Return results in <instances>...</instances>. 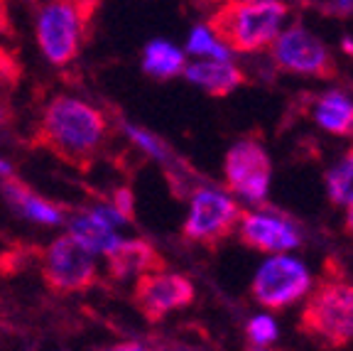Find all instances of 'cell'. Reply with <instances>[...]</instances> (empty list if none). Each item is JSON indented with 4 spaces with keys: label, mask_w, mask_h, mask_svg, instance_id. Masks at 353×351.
I'll return each mask as SVG.
<instances>
[{
    "label": "cell",
    "mask_w": 353,
    "mask_h": 351,
    "mask_svg": "<svg viewBox=\"0 0 353 351\" xmlns=\"http://www.w3.org/2000/svg\"><path fill=\"white\" fill-rule=\"evenodd\" d=\"M108 137L110 126L103 111L59 93L42 106L30 145L52 153L79 172H86L94 167Z\"/></svg>",
    "instance_id": "cell-1"
},
{
    "label": "cell",
    "mask_w": 353,
    "mask_h": 351,
    "mask_svg": "<svg viewBox=\"0 0 353 351\" xmlns=\"http://www.w3.org/2000/svg\"><path fill=\"white\" fill-rule=\"evenodd\" d=\"M287 15L277 0H228L209 15L206 30L226 52L253 55L270 47Z\"/></svg>",
    "instance_id": "cell-2"
},
{
    "label": "cell",
    "mask_w": 353,
    "mask_h": 351,
    "mask_svg": "<svg viewBox=\"0 0 353 351\" xmlns=\"http://www.w3.org/2000/svg\"><path fill=\"white\" fill-rule=\"evenodd\" d=\"M99 10L101 3L96 0H54L39 6L34 17V35L42 55L54 66L72 64L81 52V44H86L94 35Z\"/></svg>",
    "instance_id": "cell-3"
},
{
    "label": "cell",
    "mask_w": 353,
    "mask_h": 351,
    "mask_svg": "<svg viewBox=\"0 0 353 351\" xmlns=\"http://www.w3.org/2000/svg\"><path fill=\"white\" fill-rule=\"evenodd\" d=\"M297 330L324 349L353 344V285L341 278L321 280L304 302Z\"/></svg>",
    "instance_id": "cell-4"
},
{
    "label": "cell",
    "mask_w": 353,
    "mask_h": 351,
    "mask_svg": "<svg viewBox=\"0 0 353 351\" xmlns=\"http://www.w3.org/2000/svg\"><path fill=\"white\" fill-rule=\"evenodd\" d=\"M42 283L57 295H79L99 285V268L94 256L72 236H59L47 248H39Z\"/></svg>",
    "instance_id": "cell-5"
},
{
    "label": "cell",
    "mask_w": 353,
    "mask_h": 351,
    "mask_svg": "<svg viewBox=\"0 0 353 351\" xmlns=\"http://www.w3.org/2000/svg\"><path fill=\"white\" fill-rule=\"evenodd\" d=\"M241 214L243 209L231 197L201 187L192 197V209L182 226V234L189 241L201 243L214 251L238 229Z\"/></svg>",
    "instance_id": "cell-6"
},
{
    "label": "cell",
    "mask_w": 353,
    "mask_h": 351,
    "mask_svg": "<svg viewBox=\"0 0 353 351\" xmlns=\"http://www.w3.org/2000/svg\"><path fill=\"white\" fill-rule=\"evenodd\" d=\"M270 57L282 72L290 74L314 79H334L339 74V66L326 44L302 25H292L277 35L270 44Z\"/></svg>",
    "instance_id": "cell-7"
},
{
    "label": "cell",
    "mask_w": 353,
    "mask_h": 351,
    "mask_svg": "<svg viewBox=\"0 0 353 351\" xmlns=\"http://www.w3.org/2000/svg\"><path fill=\"white\" fill-rule=\"evenodd\" d=\"M309 287H312L309 270L299 260L277 256L255 273L250 292H253V300L263 305L265 310L280 312V310L302 300L309 292Z\"/></svg>",
    "instance_id": "cell-8"
},
{
    "label": "cell",
    "mask_w": 353,
    "mask_h": 351,
    "mask_svg": "<svg viewBox=\"0 0 353 351\" xmlns=\"http://www.w3.org/2000/svg\"><path fill=\"white\" fill-rule=\"evenodd\" d=\"M196 290L182 273H148L135 278L132 302L150 324H157L174 310L192 305Z\"/></svg>",
    "instance_id": "cell-9"
},
{
    "label": "cell",
    "mask_w": 353,
    "mask_h": 351,
    "mask_svg": "<svg viewBox=\"0 0 353 351\" xmlns=\"http://www.w3.org/2000/svg\"><path fill=\"white\" fill-rule=\"evenodd\" d=\"M226 187L248 202H263L270 187L272 162L265 148L255 140H241L226 153L223 162Z\"/></svg>",
    "instance_id": "cell-10"
},
{
    "label": "cell",
    "mask_w": 353,
    "mask_h": 351,
    "mask_svg": "<svg viewBox=\"0 0 353 351\" xmlns=\"http://www.w3.org/2000/svg\"><path fill=\"white\" fill-rule=\"evenodd\" d=\"M241 243L260 253H282L299 246V234L280 216L270 214H241Z\"/></svg>",
    "instance_id": "cell-11"
},
{
    "label": "cell",
    "mask_w": 353,
    "mask_h": 351,
    "mask_svg": "<svg viewBox=\"0 0 353 351\" xmlns=\"http://www.w3.org/2000/svg\"><path fill=\"white\" fill-rule=\"evenodd\" d=\"M105 270L113 280L140 278L148 273H167V260L152 243L143 238L121 241L110 253H105Z\"/></svg>",
    "instance_id": "cell-12"
},
{
    "label": "cell",
    "mask_w": 353,
    "mask_h": 351,
    "mask_svg": "<svg viewBox=\"0 0 353 351\" xmlns=\"http://www.w3.org/2000/svg\"><path fill=\"white\" fill-rule=\"evenodd\" d=\"M118 214L113 209H94V211H83L72 221V234L69 236L83 246L88 253H110L121 243L116 236L113 224H118Z\"/></svg>",
    "instance_id": "cell-13"
},
{
    "label": "cell",
    "mask_w": 353,
    "mask_h": 351,
    "mask_svg": "<svg viewBox=\"0 0 353 351\" xmlns=\"http://www.w3.org/2000/svg\"><path fill=\"white\" fill-rule=\"evenodd\" d=\"M0 192H3V199L10 204L12 211H17L25 219L39 221V224H61L64 219V209L57 207L50 199L39 197L32 187H28L22 180H17L15 175L0 180Z\"/></svg>",
    "instance_id": "cell-14"
},
{
    "label": "cell",
    "mask_w": 353,
    "mask_h": 351,
    "mask_svg": "<svg viewBox=\"0 0 353 351\" xmlns=\"http://www.w3.org/2000/svg\"><path fill=\"white\" fill-rule=\"evenodd\" d=\"M184 77L204 88L209 96H228L233 88L245 84V77L231 61H196L184 69Z\"/></svg>",
    "instance_id": "cell-15"
},
{
    "label": "cell",
    "mask_w": 353,
    "mask_h": 351,
    "mask_svg": "<svg viewBox=\"0 0 353 351\" xmlns=\"http://www.w3.org/2000/svg\"><path fill=\"white\" fill-rule=\"evenodd\" d=\"M314 121L331 135H353V101L343 91H326L314 106Z\"/></svg>",
    "instance_id": "cell-16"
},
{
    "label": "cell",
    "mask_w": 353,
    "mask_h": 351,
    "mask_svg": "<svg viewBox=\"0 0 353 351\" xmlns=\"http://www.w3.org/2000/svg\"><path fill=\"white\" fill-rule=\"evenodd\" d=\"M187 69V59H184L182 50H176L174 44L165 42V39H152L145 47L143 55V72L148 77L157 79V82H167L174 79Z\"/></svg>",
    "instance_id": "cell-17"
},
{
    "label": "cell",
    "mask_w": 353,
    "mask_h": 351,
    "mask_svg": "<svg viewBox=\"0 0 353 351\" xmlns=\"http://www.w3.org/2000/svg\"><path fill=\"white\" fill-rule=\"evenodd\" d=\"M326 192H329L331 204H336V207L353 204V148L343 155L339 165L326 172Z\"/></svg>",
    "instance_id": "cell-18"
},
{
    "label": "cell",
    "mask_w": 353,
    "mask_h": 351,
    "mask_svg": "<svg viewBox=\"0 0 353 351\" xmlns=\"http://www.w3.org/2000/svg\"><path fill=\"white\" fill-rule=\"evenodd\" d=\"M22 77H25V64L22 57L15 47H6L0 44V96L6 99L20 86Z\"/></svg>",
    "instance_id": "cell-19"
},
{
    "label": "cell",
    "mask_w": 353,
    "mask_h": 351,
    "mask_svg": "<svg viewBox=\"0 0 353 351\" xmlns=\"http://www.w3.org/2000/svg\"><path fill=\"white\" fill-rule=\"evenodd\" d=\"M39 260V248L37 246H25V243H15V246L0 251V278H12V275L28 270L32 263Z\"/></svg>",
    "instance_id": "cell-20"
},
{
    "label": "cell",
    "mask_w": 353,
    "mask_h": 351,
    "mask_svg": "<svg viewBox=\"0 0 353 351\" xmlns=\"http://www.w3.org/2000/svg\"><path fill=\"white\" fill-rule=\"evenodd\" d=\"M187 52H192V55H209V57H214V61H228L231 59V52L223 50V47L211 37L209 30L201 28V25L194 28L192 35H189Z\"/></svg>",
    "instance_id": "cell-21"
},
{
    "label": "cell",
    "mask_w": 353,
    "mask_h": 351,
    "mask_svg": "<svg viewBox=\"0 0 353 351\" xmlns=\"http://www.w3.org/2000/svg\"><path fill=\"white\" fill-rule=\"evenodd\" d=\"M125 128V133H128V137H130L132 143L138 145L143 153H148V155H152V158H157L160 162H167V160L172 158V150L167 148L165 143H162L160 137L157 135H152V133H148V131H143V128H135V126H123Z\"/></svg>",
    "instance_id": "cell-22"
},
{
    "label": "cell",
    "mask_w": 353,
    "mask_h": 351,
    "mask_svg": "<svg viewBox=\"0 0 353 351\" xmlns=\"http://www.w3.org/2000/svg\"><path fill=\"white\" fill-rule=\"evenodd\" d=\"M248 336L253 346H270L277 341V324L270 317H255L248 322Z\"/></svg>",
    "instance_id": "cell-23"
},
{
    "label": "cell",
    "mask_w": 353,
    "mask_h": 351,
    "mask_svg": "<svg viewBox=\"0 0 353 351\" xmlns=\"http://www.w3.org/2000/svg\"><path fill=\"white\" fill-rule=\"evenodd\" d=\"M113 211L121 221H135V197H132L130 187H118L113 192Z\"/></svg>",
    "instance_id": "cell-24"
},
{
    "label": "cell",
    "mask_w": 353,
    "mask_h": 351,
    "mask_svg": "<svg viewBox=\"0 0 353 351\" xmlns=\"http://www.w3.org/2000/svg\"><path fill=\"white\" fill-rule=\"evenodd\" d=\"M15 126H17V113H15V108L10 106V101L0 96V140L10 137L12 133H15Z\"/></svg>",
    "instance_id": "cell-25"
},
{
    "label": "cell",
    "mask_w": 353,
    "mask_h": 351,
    "mask_svg": "<svg viewBox=\"0 0 353 351\" xmlns=\"http://www.w3.org/2000/svg\"><path fill=\"white\" fill-rule=\"evenodd\" d=\"M0 35H8V37L15 35V28H12V20H10V10H8V3H3V0H0Z\"/></svg>",
    "instance_id": "cell-26"
},
{
    "label": "cell",
    "mask_w": 353,
    "mask_h": 351,
    "mask_svg": "<svg viewBox=\"0 0 353 351\" xmlns=\"http://www.w3.org/2000/svg\"><path fill=\"white\" fill-rule=\"evenodd\" d=\"M99 351H145V346L138 344V341H121V344L105 346V349H99Z\"/></svg>",
    "instance_id": "cell-27"
},
{
    "label": "cell",
    "mask_w": 353,
    "mask_h": 351,
    "mask_svg": "<svg viewBox=\"0 0 353 351\" xmlns=\"http://www.w3.org/2000/svg\"><path fill=\"white\" fill-rule=\"evenodd\" d=\"M343 231H346V236L353 238V204L346 209V219H343Z\"/></svg>",
    "instance_id": "cell-28"
},
{
    "label": "cell",
    "mask_w": 353,
    "mask_h": 351,
    "mask_svg": "<svg viewBox=\"0 0 353 351\" xmlns=\"http://www.w3.org/2000/svg\"><path fill=\"white\" fill-rule=\"evenodd\" d=\"M6 177H12V167L8 165L6 160H0V180H6Z\"/></svg>",
    "instance_id": "cell-29"
},
{
    "label": "cell",
    "mask_w": 353,
    "mask_h": 351,
    "mask_svg": "<svg viewBox=\"0 0 353 351\" xmlns=\"http://www.w3.org/2000/svg\"><path fill=\"white\" fill-rule=\"evenodd\" d=\"M248 351H282V349H268V346H250Z\"/></svg>",
    "instance_id": "cell-30"
}]
</instances>
